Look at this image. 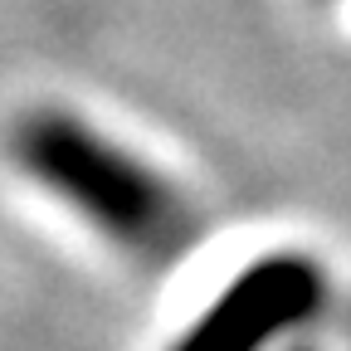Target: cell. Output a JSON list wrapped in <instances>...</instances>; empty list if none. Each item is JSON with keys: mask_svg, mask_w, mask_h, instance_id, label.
I'll list each match as a JSON object with an SVG mask.
<instances>
[{"mask_svg": "<svg viewBox=\"0 0 351 351\" xmlns=\"http://www.w3.org/2000/svg\"><path fill=\"white\" fill-rule=\"evenodd\" d=\"M5 156L34 191L137 263H171L200 239L191 195L137 147L73 108H25L5 132Z\"/></svg>", "mask_w": 351, "mask_h": 351, "instance_id": "6da1fadb", "label": "cell"}, {"mask_svg": "<svg viewBox=\"0 0 351 351\" xmlns=\"http://www.w3.org/2000/svg\"><path fill=\"white\" fill-rule=\"evenodd\" d=\"M327 278L302 254H263L234 274L171 351H263L278 346L322 307Z\"/></svg>", "mask_w": 351, "mask_h": 351, "instance_id": "7a4b0ae2", "label": "cell"}]
</instances>
